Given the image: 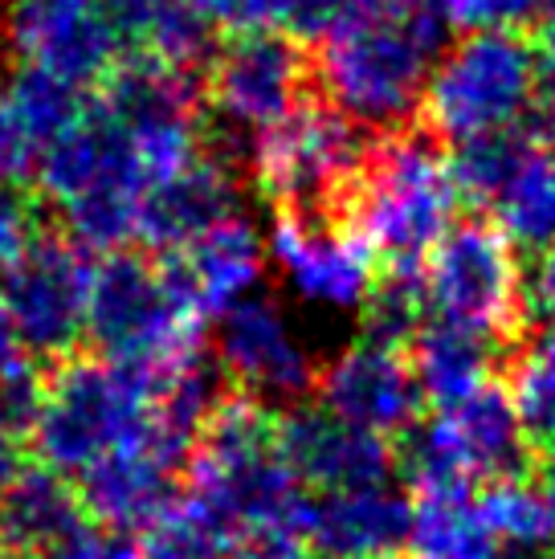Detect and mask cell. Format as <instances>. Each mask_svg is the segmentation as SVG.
<instances>
[{
	"label": "cell",
	"mask_w": 555,
	"mask_h": 559,
	"mask_svg": "<svg viewBox=\"0 0 555 559\" xmlns=\"http://www.w3.org/2000/svg\"><path fill=\"white\" fill-rule=\"evenodd\" d=\"M204 152L201 94L185 70L152 58H127L86 103L33 180L91 253H115L135 241L143 197L164 176Z\"/></svg>",
	"instance_id": "obj_1"
},
{
	"label": "cell",
	"mask_w": 555,
	"mask_h": 559,
	"mask_svg": "<svg viewBox=\"0 0 555 559\" xmlns=\"http://www.w3.org/2000/svg\"><path fill=\"white\" fill-rule=\"evenodd\" d=\"M441 49L446 25L429 0H352L319 37L315 74L347 119L401 131L425 103Z\"/></svg>",
	"instance_id": "obj_2"
},
{
	"label": "cell",
	"mask_w": 555,
	"mask_h": 559,
	"mask_svg": "<svg viewBox=\"0 0 555 559\" xmlns=\"http://www.w3.org/2000/svg\"><path fill=\"white\" fill-rule=\"evenodd\" d=\"M188 498L225 535L274 519H307L310 498L282 445V417L258 396H221L188 453Z\"/></svg>",
	"instance_id": "obj_3"
},
{
	"label": "cell",
	"mask_w": 555,
	"mask_h": 559,
	"mask_svg": "<svg viewBox=\"0 0 555 559\" xmlns=\"http://www.w3.org/2000/svg\"><path fill=\"white\" fill-rule=\"evenodd\" d=\"M164 372L110 356H66L42 380L29 420L37 466L62 478L86 474L160 417Z\"/></svg>",
	"instance_id": "obj_4"
},
{
	"label": "cell",
	"mask_w": 555,
	"mask_h": 559,
	"mask_svg": "<svg viewBox=\"0 0 555 559\" xmlns=\"http://www.w3.org/2000/svg\"><path fill=\"white\" fill-rule=\"evenodd\" d=\"M458 180L449 159L425 135L388 131L368 152L347 221L364 234L388 270H421L433 246L458 225Z\"/></svg>",
	"instance_id": "obj_5"
},
{
	"label": "cell",
	"mask_w": 555,
	"mask_h": 559,
	"mask_svg": "<svg viewBox=\"0 0 555 559\" xmlns=\"http://www.w3.org/2000/svg\"><path fill=\"white\" fill-rule=\"evenodd\" d=\"M201 323L204 314L180 286L168 258L155 262L147 253L115 249L94 262L86 335L98 356L164 372L204 356Z\"/></svg>",
	"instance_id": "obj_6"
},
{
	"label": "cell",
	"mask_w": 555,
	"mask_h": 559,
	"mask_svg": "<svg viewBox=\"0 0 555 559\" xmlns=\"http://www.w3.org/2000/svg\"><path fill=\"white\" fill-rule=\"evenodd\" d=\"M540 103V53L519 33H470L441 49L421 103L437 140L465 143L523 127Z\"/></svg>",
	"instance_id": "obj_7"
},
{
	"label": "cell",
	"mask_w": 555,
	"mask_h": 559,
	"mask_svg": "<svg viewBox=\"0 0 555 559\" xmlns=\"http://www.w3.org/2000/svg\"><path fill=\"white\" fill-rule=\"evenodd\" d=\"M368 152L364 127L335 103H298L249 143V171L278 213H331L352 201Z\"/></svg>",
	"instance_id": "obj_8"
},
{
	"label": "cell",
	"mask_w": 555,
	"mask_h": 559,
	"mask_svg": "<svg viewBox=\"0 0 555 559\" xmlns=\"http://www.w3.org/2000/svg\"><path fill=\"white\" fill-rule=\"evenodd\" d=\"M421 286L437 319L470 326L494 343L510 340L523 323V262L494 221H458L421 262Z\"/></svg>",
	"instance_id": "obj_9"
},
{
	"label": "cell",
	"mask_w": 555,
	"mask_h": 559,
	"mask_svg": "<svg viewBox=\"0 0 555 559\" xmlns=\"http://www.w3.org/2000/svg\"><path fill=\"white\" fill-rule=\"evenodd\" d=\"M527 453L531 441L515 413V401L491 380L474 396L437 408V417L413 433L404 466L413 495H437V490H474V481L523 474Z\"/></svg>",
	"instance_id": "obj_10"
},
{
	"label": "cell",
	"mask_w": 555,
	"mask_h": 559,
	"mask_svg": "<svg viewBox=\"0 0 555 559\" xmlns=\"http://www.w3.org/2000/svg\"><path fill=\"white\" fill-rule=\"evenodd\" d=\"M4 46L78 91L103 86L127 62V33L110 0H4Z\"/></svg>",
	"instance_id": "obj_11"
},
{
	"label": "cell",
	"mask_w": 555,
	"mask_h": 559,
	"mask_svg": "<svg viewBox=\"0 0 555 559\" xmlns=\"http://www.w3.org/2000/svg\"><path fill=\"white\" fill-rule=\"evenodd\" d=\"M94 262L74 237H37L0 282V302L37 359H66L86 335Z\"/></svg>",
	"instance_id": "obj_12"
},
{
	"label": "cell",
	"mask_w": 555,
	"mask_h": 559,
	"mask_svg": "<svg viewBox=\"0 0 555 559\" xmlns=\"http://www.w3.org/2000/svg\"><path fill=\"white\" fill-rule=\"evenodd\" d=\"M204 103L229 135L258 140L307 103V58L291 33H237L213 49L204 70Z\"/></svg>",
	"instance_id": "obj_13"
},
{
	"label": "cell",
	"mask_w": 555,
	"mask_h": 559,
	"mask_svg": "<svg viewBox=\"0 0 555 559\" xmlns=\"http://www.w3.org/2000/svg\"><path fill=\"white\" fill-rule=\"evenodd\" d=\"M270 265L294 298L323 311H364L376 290V249L352 221L327 213H278L270 234Z\"/></svg>",
	"instance_id": "obj_14"
},
{
	"label": "cell",
	"mask_w": 555,
	"mask_h": 559,
	"mask_svg": "<svg viewBox=\"0 0 555 559\" xmlns=\"http://www.w3.org/2000/svg\"><path fill=\"white\" fill-rule=\"evenodd\" d=\"M216 368L237 392L258 401H298L315 389L319 368L274 298L249 295L216 323Z\"/></svg>",
	"instance_id": "obj_15"
},
{
	"label": "cell",
	"mask_w": 555,
	"mask_h": 559,
	"mask_svg": "<svg viewBox=\"0 0 555 559\" xmlns=\"http://www.w3.org/2000/svg\"><path fill=\"white\" fill-rule=\"evenodd\" d=\"M315 392H319V404L327 413L352 420L368 433L388 437V441L413 433L421 404H425L409 356L401 347H388L376 340L340 347L319 368Z\"/></svg>",
	"instance_id": "obj_16"
},
{
	"label": "cell",
	"mask_w": 555,
	"mask_h": 559,
	"mask_svg": "<svg viewBox=\"0 0 555 559\" xmlns=\"http://www.w3.org/2000/svg\"><path fill=\"white\" fill-rule=\"evenodd\" d=\"M237 213H241V180L229 159L204 147L185 168H176L160 185H152V192L143 197V209H139L135 241L160 258H176L197 237H204Z\"/></svg>",
	"instance_id": "obj_17"
},
{
	"label": "cell",
	"mask_w": 555,
	"mask_h": 559,
	"mask_svg": "<svg viewBox=\"0 0 555 559\" xmlns=\"http://www.w3.org/2000/svg\"><path fill=\"white\" fill-rule=\"evenodd\" d=\"M282 445L291 457L294 474L310 490H359V486H380L388 481L397 453L392 441L380 433H368L352 420L319 408H298L282 417Z\"/></svg>",
	"instance_id": "obj_18"
},
{
	"label": "cell",
	"mask_w": 555,
	"mask_h": 559,
	"mask_svg": "<svg viewBox=\"0 0 555 559\" xmlns=\"http://www.w3.org/2000/svg\"><path fill=\"white\" fill-rule=\"evenodd\" d=\"M86 98L78 86L46 70L13 62L0 70V176L29 180L37 164L82 119Z\"/></svg>",
	"instance_id": "obj_19"
},
{
	"label": "cell",
	"mask_w": 555,
	"mask_h": 559,
	"mask_svg": "<svg viewBox=\"0 0 555 559\" xmlns=\"http://www.w3.org/2000/svg\"><path fill=\"white\" fill-rule=\"evenodd\" d=\"M409 531L413 498L388 481L310 502V544L327 559H401L409 556Z\"/></svg>",
	"instance_id": "obj_20"
},
{
	"label": "cell",
	"mask_w": 555,
	"mask_h": 559,
	"mask_svg": "<svg viewBox=\"0 0 555 559\" xmlns=\"http://www.w3.org/2000/svg\"><path fill=\"white\" fill-rule=\"evenodd\" d=\"M168 262L188 298L197 302V311L204 319H213V314L221 319L241 298L258 295L265 265H270V249H265V237L253 229V221L237 213L204 237H197Z\"/></svg>",
	"instance_id": "obj_21"
},
{
	"label": "cell",
	"mask_w": 555,
	"mask_h": 559,
	"mask_svg": "<svg viewBox=\"0 0 555 559\" xmlns=\"http://www.w3.org/2000/svg\"><path fill=\"white\" fill-rule=\"evenodd\" d=\"M409 364L416 372L421 396L433 408H449V404L474 396L494 380V352L498 343L470 331V326L433 319L413 335L409 343Z\"/></svg>",
	"instance_id": "obj_22"
},
{
	"label": "cell",
	"mask_w": 555,
	"mask_h": 559,
	"mask_svg": "<svg viewBox=\"0 0 555 559\" xmlns=\"http://www.w3.org/2000/svg\"><path fill=\"white\" fill-rule=\"evenodd\" d=\"M86 519L78 486L46 466H25L0 490V544L37 556Z\"/></svg>",
	"instance_id": "obj_23"
},
{
	"label": "cell",
	"mask_w": 555,
	"mask_h": 559,
	"mask_svg": "<svg viewBox=\"0 0 555 559\" xmlns=\"http://www.w3.org/2000/svg\"><path fill=\"white\" fill-rule=\"evenodd\" d=\"M474 511L486 527L519 556L552 559L555 551V498L543 478L510 474L486 481L474 495Z\"/></svg>",
	"instance_id": "obj_24"
},
{
	"label": "cell",
	"mask_w": 555,
	"mask_h": 559,
	"mask_svg": "<svg viewBox=\"0 0 555 559\" xmlns=\"http://www.w3.org/2000/svg\"><path fill=\"white\" fill-rule=\"evenodd\" d=\"M494 225L510 237L515 249L540 253L555 241V143L540 140L535 152L523 159V168L510 176V185L498 192Z\"/></svg>",
	"instance_id": "obj_25"
},
{
	"label": "cell",
	"mask_w": 555,
	"mask_h": 559,
	"mask_svg": "<svg viewBox=\"0 0 555 559\" xmlns=\"http://www.w3.org/2000/svg\"><path fill=\"white\" fill-rule=\"evenodd\" d=\"M510 401L531 450L555 453V319H543L510 368Z\"/></svg>",
	"instance_id": "obj_26"
},
{
	"label": "cell",
	"mask_w": 555,
	"mask_h": 559,
	"mask_svg": "<svg viewBox=\"0 0 555 559\" xmlns=\"http://www.w3.org/2000/svg\"><path fill=\"white\" fill-rule=\"evenodd\" d=\"M543 135L531 127H507V131H494V135H479V140L458 143V152L449 159L453 180L462 201L470 204H494L498 192L510 185V176L523 168V159L535 152V143Z\"/></svg>",
	"instance_id": "obj_27"
},
{
	"label": "cell",
	"mask_w": 555,
	"mask_h": 559,
	"mask_svg": "<svg viewBox=\"0 0 555 559\" xmlns=\"http://www.w3.org/2000/svg\"><path fill=\"white\" fill-rule=\"evenodd\" d=\"M131 559H229V535L192 498H176L131 544Z\"/></svg>",
	"instance_id": "obj_28"
},
{
	"label": "cell",
	"mask_w": 555,
	"mask_h": 559,
	"mask_svg": "<svg viewBox=\"0 0 555 559\" xmlns=\"http://www.w3.org/2000/svg\"><path fill=\"white\" fill-rule=\"evenodd\" d=\"M425 311L429 302H425L421 270H388L364 302V340L388 343V347L413 343V335L425 326Z\"/></svg>",
	"instance_id": "obj_29"
},
{
	"label": "cell",
	"mask_w": 555,
	"mask_h": 559,
	"mask_svg": "<svg viewBox=\"0 0 555 559\" xmlns=\"http://www.w3.org/2000/svg\"><path fill=\"white\" fill-rule=\"evenodd\" d=\"M441 25L458 37L470 33H519L540 21L547 0H429Z\"/></svg>",
	"instance_id": "obj_30"
},
{
	"label": "cell",
	"mask_w": 555,
	"mask_h": 559,
	"mask_svg": "<svg viewBox=\"0 0 555 559\" xmlns=\"http://www.w3.org/2000/svg\"><path fill=\"white\" fill-rule=\"evenodd\" d=\"M310 514L253 523L229 535V559H310Z\"/></svg>",
	"instance_id": "obj_31"
},
{
	"label": "cell",
	"mask_w": 555,
	"mask_h": 559,
	"mask_svg": "<svg viewBox=\"0 0 555 559\" xmlns=\"http://www.w3.org/2000/svg\"><path fill=\"white\" fill-rule=\"evenodd\" d=\"M197 13L213 25V33L237 37V33H286L294 0H192Z\"/></svg>",
	"instance_id": "obj_32"
},
{
	"label": "cell",
	"mask_w": 555,
	"mask_h": 559,
	"mask_svg": "<svg viewBox=\"0 0 555 559\" xmlns=\"http://www.w3.org/2000/svg\"><path fill=\"white\" fill-rule=\"evenodd\" d=\"M33 559H131V544H127L123 531H110L103 523H78L62 535V539H54L49 547H42Z\"/></svg>",
	"instance_id": "obj_33"
},
{
	"label": "cell",
	"mask_w": 555,
	"mask_h": 559,
	"mask_svg": "<svg viewBox=\"0 0 555 559\" xmlns=\"http://www.w3.org/2000/svg\"><path fill=\"white\" fill-rule=\"evenodd\" d=\"M37 209L13 180H0V274L37 241Z\"/></svg>",
	"instance_id": "obj_34"
},
{
	"label": "cell",
	"mask_w": 555,
	"mask_h": 559,
	"mask_svg": "<svg viewBox=\"0 0 555 559\" xmlns=\"http://www.w3.org/2000/svg\"><path fill=\"white\" fill-rule=\"evenodd\" d=\"M37 389H42V380L33 372L29 347L21 343L13 319L0 302V396H29Z\"/></svg>",
	"instance_id": "obj_35"
},
{
	"label": "cell",
	"mask_w": 555,
	"mask_h": 559,
	"mask_svg": "<svg viewBox=\"0 0 555 559\" xmlns=\"http://www.w3.org/2000/svg\"><path fill=\"white\" fill-rule=\"evenodd\" d=\"M527 307L540 319H555V241L535 253V265L527 274Z\"/></svg>",
	"instance_id": "obj_36"
},
{
	"label": "cell",
	"mask_w": 555,
	"mask_h": 559,
	"mask_svg": "<svg viewBox=\"0 0 555 559\" xmlns=\"http://www.w3.org/2000/svg\"><path fill=\"white\" fill-rule=\"evenodd\" d=\"M540 103L555 123V0L540 16Z\"/></svg>",
	"instance_id": "obj_37"
},
{
	"label": "cell",
	"mask_w": 555,
	"mask_h": 559,
	"mask_svg": "<svg viewBox=\"0 0 555 559\" xmlns=\"http://www.w3.org/2000/svg\"><path fill=\"white\" fill-rule=\"evenodd\" d=\"M25 425L0 404V490L25 469V453H21V441H25Z\"/></svg>",
	"instance_id": "obj_38"
},
{
	"label": "cell",
	"mask_w": 555,
	"mask_h": 559,
	"mask_svg": "<svg viewBox=\"0 0 555 559\" xmlns=\"http://www.w3.org/2000/svg\"><path fill=\"white\" fill-rule=\"evenodd\" d=\"M155 4H164V0H110V9H115V16H119V25H135L139 16L147 13V9H155Z\"/></svg>",
	"instance_id": "obj_39"
},
{
	"label": "cell",
	"mask_w": 555,
	"mask_h": 559,
	"mask_svg": "<svg viewBox=\"0 0 555 559\" xmlns=\"http://www.w3.org/2000/svg\"><path fill=\"white\" fill-rule=\"evenodd\" d=\"M323 559H327V556H323Z\"/></svg>",
	"instance_id": "obj_40"
}]
</instances>
